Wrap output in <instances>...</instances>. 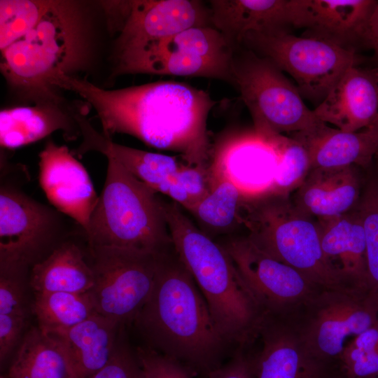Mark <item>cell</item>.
<instances>
[{
    "instance_id": "cell-1",
    "label": "cell",
    "mask_w": 378,
    "mask_h": 378,
    "mask_svg": "<svg viewBox=\"0 0 378 378\" xmlns=\"http://www.w3.org/2000/svg\"><path fill=\"white\" fill-rule=\"evenodd\" d=\"M55 86L85 99L96 111L105 136L130 134L151 147L181 153L188 165H206V123L216 104L207 92L174 80L106 90L64 75Z\"/></svg>"
},
{
    "instance_id": "cell-2",
    "label": "cell",
    "mask_w": 378,
    "mask_h": 378,
    "mask_svg": "<svg viewBox=\"0 0 378 378\" xmlns=\"http://www.w3.org/2000/svg\"><path fill=\"white\" fill-rule=\"evenodd\" d=\"M148 348L192 373L219 368L229 345L219 334L206 302L174 246L158 257L151 293L134 320Z\"/></svg>"
},
{
    "instance_id": "cell-3",
    "label": "cell",
    "mask_w": 378,
    "mask_h": 378,
    "mask_svg": "<svg viewBox=\"0 0 378 378\" xmlns=\"http://www.w3.org/2000/svg\"><path fill=\"white\" fill-rule=\"evenodd\" d=\"M164 210L174 248L204 296L219 334L228 344L244 348L258 337L265 314L223 246L175 202H164Z\"/></svg>"
},
{
    "instance_id": "cell-4",
    "label": "cell",
    "mask_w": 378,
    "mask_h": 378,
    "mask_svg": "<svg viewBox=\"0 0 378 378\" xmlns=\"http://www.w3.org/2000/svg\"><path fill=\"white\" fill-rule=\"evenodd\" d=\"M76 4L54 1L34 28L1 50V69L8 83L42 101H58L54 85L83 64L87 38Z\"/></svg>"
},
{
    "instance_id": "cell-5",
    "label": "cell",
    "mask_w": 378,
    "mask_h": 378,
    "mask_svg": "<svg viewBox=\"0 0 378 378\" xmlns=\"http://www.w3.org/2000/svg\"><path fill=\"white\" fill-rule=\"evenodd\" d=\"M107 160L104 185L85 231L88 245L153 254L173 248L164 200L117 160Z\"/></svg>"
},
{
    "instance_id": "cell-6",
    "label": "cell",
    "mask_w": 378,
    "mask_h": 378,
    "mask_svg": "<svg viewBox=\"0 0 378 378\" xmlns=\"http://www.w3.org/2000/svg\"><path fill=\"white\" fill-rule=\"evenodd\" d=\"M239 223L258 249L293 267L321 289L348 288L323 252L316 220L301 211L290 196L267 192L243 197Z\"/></svg>"
},
{
    "instance_id": "cell-7",
    "label": "cell",
    "mask_w": 378,
    "mask_h": 378,
    "mask_svg": "<svg viewBox=\"0 0 378 378\" xmlns=\"http://www.w3.org/2000/svg\"><path fill=\"white\" fill-rule=\"evenodd\" d=\"M20 183L8 167H1L0 270L30 271L83 228L28 195Z\"/></svg>"
},
{
    "instance_id": "cell-8",
    "label": "cell",
    "mask_w": 378,
    "mask_h": 378,
    "mask_svg": "<svg viewBox=\"0 0 378 378\" xmlns=\"http://www.w3.org/2000/svg\"><path fill=\"white\" fill-rule=\"evenodd\" d=\"M232 74L258 134L272 137L308 131L323 122L305 105L297 86L268 59L251 50L234 52Z\"/></svg>"
},
{
    "instance_id": "cell-9",
    "label": "cell",
    "mask_w": 378,
    "mask_h": 378,
    "mask_svg": "<svg viewBox=\"0 0 378 378\" xmlns=\"http://www.w3.org/2000/svg\"><path fill=\"white\" fill-rule=\"evenodd\" d=\"M241 43L290 74L302 97L316 106L344 72L357 65L358 59L354 49L313 37L297 36L287 29L249 32Z\"/></svg>"
},
{
    "instance_id": "cell-10",
    "label": "cell",
    "mask_w": 378,
    "mask_h": 378,
    "mask_svg": "<svg viewBox=\"0 0 378 378\" xmlns=\"http://www.w3.org/2000/svg\"><path fill=\"white\" fill-rule=\"evenodd\" d=\"M117 58L119 74L203 77L234 85L230 46L210 25L188 28Z\"/></svg>"
},
{
    "instance_id": "cell-11",
    "label": "cell",
    "mask_w": 378,
    "mask_h": 378,
    "mask_svg": "<svg viewBox=\"0 0 378 378\" xmlns=\"http://www.w3.org/2000/svg\"><path fill=\"white\" fill-rule=\"evenodd\" d=\"M295 318L309 352L329 371L348 342L378 320V297L368 289L323 290Z\"/></svg>"
},
{
    "instance_id": "cell-12",
    "label": "cell",
    "mask_w": 378,
    "mask_h": 378,
    "mask_svg": "<svg viewBox=\"0 0 378 378\" xmlns=\"http://www.w3.org/2000/svg\"><path fill=\"white\" fill-rule=\"evenodd\" d=\"M87 248L94 277L88 294L96 312L121 326L134 321L151 293L159 254Z\"/></svg>"
},
{
    "instance_id": "cell-13",
    "label": "cell",
    "mask_w": 378,
    "mask_h": 378,
    "mask_svg": "<svg viewBox=\"0 0 378 378\" xmlns=\"http://www.w3.org/2000/svg\"><path fill=\"white\" fill-rule=\"evenodd\" d=\"M265 314H297L323 290L293 267L258 249L246 237L221 244Z\"/></svg>"
},
{
    "instance_id": "cell-14",
    "label": "cell",
    "mask_w": 378,
    "mask_h": 378,
    "mask_svg": "<svg viewBox=\"0 0 378 378\" xmlns=\"http://www.w3.org/2000/svg\"><path fill=\"white\" fill-rule=\"evenodd\" d=\"M211 25L210 8L198 0L130 1L120 27L117 56L169 38L188 28Z\"/></svg>"
},
{
    "instance_id": "cell-15",
    "label": "cell",
    "mask_w": 378,
    "mask_h": 378,
    "mask_svg": "<svg viewBox=\"0 0 378 378\" xmlns=\"http://www.w3.org/2000/svg\"><path fill=\"white\" fill-rule=\"evenodd\" d=\"M38 178L52 206L86 231L99 196L88 172L66 146L46 143L39 153Z\"/></svg>"
},
{
    "instance_id": "cell-16",
    "label": "cell",
    "mask_w": 378,
    "mask_h": 378,
    "mask_svg": "<svg viewBox=\"0 0 378 378\" xmlns=\"http://www.w3.org/2000/svg\"><path fill=\"white\" fill-rule=\"evenodd\" d=\"M258 336L262 348L253 357L255 378L328 377L306 347L295 314H265Z\"/></svg>"
},
{
    "instance_id": "cell-17",
    "label": "cell",
    "mask_w": 378,
    "mask_h": 378,
    "mask_svg": "<svg viewBox=\"0 0 378 378\" xmlns=\"http://www.w3.org/2000/svg\"><path fill=\"white\" fill-rule=\"evenodd\" d=\"M377 3L374 0H289V24L305 28V36L354 49L352 44L362 41Z\"/></svg>"
},
{
    "instance_id": "cell-18",
    "label": "cell",
    "mask_w": 378,
    "mask_h": 378,
    "mask_svg": "<svg viewBox=\"0 0 378 378\" xmlns=\"http://www.w3.org/2000/svg\"><path fill=\"white\" fill-rule=\"evenodd\" d=\"M316 118L344 132L367 129L378 120V68H349L313 109Z\"/></svg>"
},
{
    "instance_id": "cell-19",
    "label": "cell",
    "mask_w": 378,
    "mask_h": 378,
    "mask_svg": "<svg viewBox=\"0 0 378 378\" xmlns=\"http://www.w3.org/2000/svg\"><path fill=\"white\" fill-rule=\"evenodd\" d=\"M360 196L358 174L352 165L312 169L291 199L301 211L321 220L353 211Z\"/></svg>"
},
{
    "instance_id": "cell-20",
    "label": "cell",
    "mask_w": 378,
    "mask_h": 378,
    "mask_svg": "<svg viewBox=\"0 0 378 378\" xmlns=\"http://www.w3.org/2000/svg\"><path fill=\"white\" fill-rule=\"evenodd\" d=\"M323 252L346 288L370 290L365 237L356 209L333 218L316 220Z\"/></svg>"
},
{
    "instance_id": "cell-21",
    "label": "cell",
    "mask_w": 378,
    "mask_h": 378,
    "mask_svg": "<svg viewBox=\"0 0 378 378\" xmlns=\"http://www.w3.org/2000/svg\"><path fill=\"white\" fill-rule=\"evenodd\" d=\"M292 138L307 149L311 170L368 166L378 150V136L371 127L349 132L321 122L310 130L292 133Z\"/></svg>"
},
{
    "instance_id": "cell-22",
    "label": "cell",
    "mask_w": 378,
    "mask_h": 378,
    "mask_svg": "<svg viewBox=\"0 0 378 378\" xmlns=\"http://www.w3.org/2000/svg\"><path fill=\"white\" fill-rule=\"evenodd\" d=\"M289 0H211V21L214 27L237 50L249 32L287 29Z\"/></svg>"
},
{
    "instance_id": "cell-23",
    "label": "cell",
    "mask_w": 378,
    "mask_h": 378,
    "mask_svg": "<svg viewBox=\"0 0 378 378\" xmlns=\"http://www.w3.org/2000/svg\"><path fill=\"white\" fill-rule=\"evenodd\" d=\"M121 325L98 313L68 329L48 333L63 346L76 378H91L110 360Z\"/></svg>"
},
{
    "instance_id": "cell-24",
    "label": "cell",
    "mask_w": 378,
    "mask_h": 378,
    "mask_svg": "<svg viewBox=\"0 0 378 378\" xmlns=\"http://www.w3.org/2000/svg\"><path fill=\"white\" fill-rule=\"evenodd\" d=\"M83 229L31 268L29 284L35 292L81 294L92 289L94 272L85 251L76 241Z\"/></svg>"
},
{
    "instance_id": "cell-25",
    "label": "cell",
    "mask_w": 378,
    "mask_h": 378,
    "mask_svg": "<svg viewBox=\"0 0 378 378\" xmlns=\"http://www.w3.org/2000/svg\"><path fill=\"white\" fill-rule=\"evenodd\" d=\"M56 101H43L34 106L7 108L0 113V143L4 148H16L62 130L73 136L72 119Z\"/></svg>"
},
{
    "instance_id": "cell-26",
    "label": "cell",
    "mask_w": 378,
    "mask_h": 378,
    "mask_svg": "<svg viewBox=\"0 0 378 378\" xmlns=\"http://www.w3.org/2000/svg\"><path fill=\"white\" fill-rule=\"evenodd\" d=\"M1 378H76L60 342L38 327L22 339L6 376Z\"/></svg>"
},
{
    "instance_id": "cell-27",
    "label": "cell",
    "mask_w": 378,
    "mask_h": 378,
    "mask_svg": "<svg viewBox=\"0 0 378 378\" xmlns=\"http://www.w3.org/2000/svg\"><path fill=\"white\" fill-rule=\"evenodd\" d=\"M32 310L47 333L71 328L96 313L88 293L35 292Z\"/></svg>"
},
{
    "instance_id": "cell-28",
    "label": "cell",
    "mask_w": 378,
    "mask_h": 378,
    "mask_svg": "<svg viewBox=\"0 0 378 378\" xmlns=\"http://www.w3.org/2000/svg\"><path fill=\"white\" fill-rule=\"evenodd\" d=\"M210 192L190 211L201 224L214 232H227L239 223V210L243 195L226 178L213 181Z\"/></svg>"
},
{
    "instance_id": "cell-29",
    "label": "cell",
    "mask_w": 378,
    "mask_h": 378,
    "mask_svg": "<svg viewBox=\"0 0 378 378\" xmlns=\"http://www.w3.org/2000/svg\"><path fill=\"white\" fill-rule=\"evenodd\" d=\"M279 160L269 192L290 196L311 171L310 159L304 146L281 135L271 138Z\"/></svg>"
},
{
    "instance_id": "cell-30",
    "label": "cell",
    "mask_w": 378,
    "mask_h": 378,
    "mask_svg": "<svg viewBox=\"0 0 378 378\" xmlns=\"http://www.w3.org/2000/svg\"><path fill=\"white\" fill-rule=\"evenodd\" d=\"M53 3L54 1L1 0V51L34 28Z\"/></svg>"
},
{
    "instance_id": "cell-31",
    "label": "cell",
    "mask_w": 378,
    "mask_h": 378,
    "mask_svg": "<svg viewBox=\"0 0 378 378\" xmlns=\"http://www.w3.org/2000/svg\"><path fill=\"white\" fill-rule=\"evenodd\" d=\"M338 378L378 377V320L348 342L340 356Z\"/></svg>"
},
{
    "instance_id": "cell-32",
    "label": "cell",
    "mask_w": 378,
    "mask_h": 378,
    "mask_svg": "<svg viewBox=\"0 0 378 378\" xmlns=\"http://www.w3.org/2000/svg\"><path fill=\"white\" fill-rule=\"evenodd\" d=\"M356 209L365 231L369 286L378 297V183L372 182L367 186Z\"/></svg>"
},
{
    "instance_id": "cell-33",
    "label": "cell",
    "mask_w": 378,
    "mask_h": 378,
    "mask_svg": "<svg viewBox=\"0 0 378 378\" xmlns=\"http://www.w3.org/2000/svg\"><path fill=\"white\" fill-rule=\"evenodd\" d=\"M213 186L211 171L206 165L183 164L167 196L190 211L210 192Z\"/></svg>"
},
{
    "instance_id": "cell-34",
    "label": "cell",
    "mask_w": 378,
    "mask_h": 378,
    "mask_svg": "<svg viewBox=\"0 0 378 378\" xmlns=\"http://www.w3.org/2000/svg\"><path fill=\"white\" fill-rule=\"evenodd\" d=\"M28 272L0 270V314L27 316L24 283Z\"/></svg>"
},
{
    "instance_id": "cell-35",
    "label": "cell",
    "mask_w": 378,
    "mask_h": 378,
    "mask_svg": "<svg viewBox=\"0 0 378 378\" xmlns=\"http://www.w3.org/2000/svg\"><path fill=\"white\" fill-rule=\"evenodd\" d=\"M143 378H192L193 374L177 360L148 347L136 352Z\"/></svg>"
},
{
    "instance_id": "cell-36",
    "label": "cell",
    "mask_w": 378,
    "mask_h": 378,
    "mask_svg": "<svg viewBox=\"0 0 378 378\" xmlns=\"http://www.w3.org/2000/svg\"><path fill=\"white\" fill-rule=\"evenodd\" d=\"M120 335L110 360L91 378H143L136 354Z\"/></svg>"
},
{
    "instance_id": "cell-37",
    "label": "cell",
    "mask_w": 378,
    "mask_h": 378,
    "mask_svg": "<svg viewBox=\"0 0 378 378\" xmlns=\"http://www.w3.org/2000/svg\"><path fill=\"white\" fill-rule=\"evenodd\" d=\"M27 316L0 314V358L2 362L18 344Z\"/></svg>"
},
{
    "instance_id": "cell-38",
    "label": "cell",
    "mask_w": 378,
    "mask_h": 378,
    "mask_svg": "<svg viewBox=\"0 0 378 378\" xmlns=\"http://www.w3.org/2000/svg\"><path fill=\"white\" fill-rule=\"evenodd\" d=\"M208 378H255L253 358L241 349L225 364L211 371Z\"/></svg>"
},
{
    "instance_id": "cell-39",
    "label": "cell",
    "mask_w": 378,
    "mask_h": 378,
    "mask_svg": "<svg viewBox=\"0 0 378 378\" xmlns=\"http://www.w3.org/2000/svg\"><path fill=\"white\" fill-rule=\"evenodd\" d=\"M362 42L373 50L378 60V3L368 20Z\"/></svg>"
},
{
    "instance_id": "cell-40",
    "label": "cell",
    "mask_w": 378,
    "mask_h": 378,
    "mask_svg": "<svg viewBox=\"0 0 378 378\" xmlns=\"http://www.w3.org/2000/svg\"><path fill=\"white\" fill-rule=\"evenodd\" d=\"M370 127H371L373 130V131L375 132V134L378 136V120Z\"/></svg>"
},
{
    "instance_id": "cell-41",
    "label": "cell",
    "mask_w": 378,
    "mask_h": 378,
    "mask_svg": "<svg viewBox=\"0 0 378 378\" xmlns=\"http://www.w3.org/2000/svg\"><path fill=\"white\" fill-rule=\"evenodd\" d=\"M376 155H377V158H378V150H377V153H376Z\"/></svg>"
},
{
    "instance_id": "cell-42",
    "label": "cell",
    "mask_w": 378,
    "mask_h": 378,
    "mask_svg": "<svg viewBox=\"0 0 378 378\" xmlns=\"http://www.w3.org/2000/svg\"><path fill=\"white\" fill-rule=\"evenodd\" d=\"M374 378H378V377H374Z\"/></svg>"
}]
</instances>
